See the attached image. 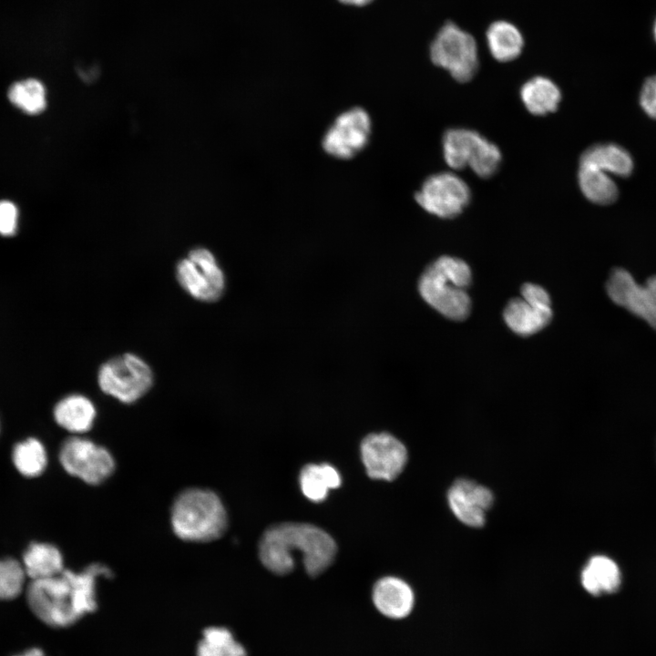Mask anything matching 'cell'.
<instances>
[{
    "mask_svg": "<svg viewBox=\"0 0 656 656\" xmlns=\"http://www.w3.org/2000/svg\"><path fill=\"white\" fill-rule=\"evenodd\" d=\"M486 39L491 56L501 63L518 58L525 45L520 30L506 20L491 23L487 29Z\"/></svg>",
    "mask_w": 656,
    "mask_h": 656,
    "instance_id": "cell-20",
    "label": "cell"
},
{
    "mask_svg": "<svg viewBox=\"0 0 656 656\" xmlns=\"http://www.w3.org/2000/svg\"><path fill=\"white\" fill-rule=\"evenodd\" d=\"M197 656H247V652L228 629L210 627L197 645Z\"/></svg>",
    "mask_w": 656,
    "mask_h": 656,
    "instance_id": "cell-27",
    "label": "cell"
},
{
    "mask_svg": "<svg viewBox=\"0 0 656 656\" xmlns=\"http://www.w3.org/2000/svg\"><path fill=\"white\" fill-rule=\"evenodd\" d=\"M12 461L22 476L31 478L44 473L48 457L43 443L37 438L28 437L14 446Z\"/></svg>",
    "mask_w": 656,
    "mask_h": 656,
    "instance_id": "cell-25",
    "label": "cell"
},
{
    "mask_svg": "<svg viewBox=\"0 0 656 656\" xmlns=\"http://www.w3.org/2000/svg\"><path fill=\"white\" fill-rule=\"evenodd\" d=\"M338 471L328 464L307 465L300 474V485L303 495L312 501L323 500L328 491L341 485Z\"/></svg>",
    "mask_w": 656,
    "mask_h": 656,
    "instance_id": "cell-23",
    "label": "cell"
},
{
    "mask_svg": "<svg viewBox=\"0 0 656 656\" xmlns=\"http://www.w3.org/2000/svg\"><path fill=\"white\" fill-rule=\"evenodd\" d=\"M418 205L442 219L459 215L468 205L471 191L466 182L452 172L429 176L415 193Z\"/></svg>",
    "mask_w": 656,
    "mask_h": 656,
    "instance_id": "cell-9",
    "label": "cell"
},
{
    "mask_svg": "<svg viewBox=\"0 0 656 656\" xmlns=\"http://www.w3.org/2000/svg\"><path fill=\"white\" fill-rule=\"evenodd\" d=\"M430 58L460 83L470 81L479 67L476 39L453 22H446L436 33L430 45Z\"/></svg>",
    "mask_w": 656,
    "mask_h": 656,
    "instance_id": "cell-5",
    "label": "cell"
},
{
    "mask_svg": "<svg viewBox=\"0 0 656 656\" xmlns=\"http://www.w3.org/2000/svg\"><path fill=\"white\" fill-rule=\"evenodd\" d=\"M176 278L185 292L201 302L217 301L225 290V275L206 248H195L180 260L176 266Z\"/></svg>",
    "mask_w": 656,
    "mask_h": 656,
    "instance_id": "cell-8",
    "label": "cell"
},
{
    "mask_svg": "<svg viewBox=\"0 0 656 656\" xmlns=\"http://www.w3.org/2000/svg\"><path fill=\"white\" fill-rule=\"evenodd\" d=\"M7 97L17 108L28 115H37L46 107V87L36 78H26L10 86Z\"/></svg>",
    "mask_w": 656,
    "mask_h": 656,
    "instance_id": "cell-26",
    "label": "cell"
},
{
    "mask_svg": "<svg viewBox=\"0 0 656 656\" xmlns=\"http://www.w3.org/2000/svg\"><path fill=\"white\" fill-rule=\"evenodd\" d=\"M579 165L593 167L620 177H628L633 169V161L630 153L622 147L612 143L590 146L581 154Z\"/></svg>",
    "mask_w": 656,
    "mask_h": 656,
    "instance_id": "cell-19",
    "label": "cell"
},
{
    "mask_svg": "<svg viewBox=\"0 0 656 656\" xmlns=\"http://www.w3.org/2000/svg\"><path fill=\"white\" fill-rule=\"evenodd\" d=\"M654 36H655V40H656V21H655V24H654Z\"/></svg>",
    "mask_w": 656,
    "mask_h": 656,
    "instance_id": "cell-34",
    "label": "cell"
},
{
    "mask_svg": "<svg viewBox=\"0 0 656 656\" xmlns=\"http://www.w3.org/2000/svg\"><path fill=\"white\" fill-rule=\"evenodd\" d=\"M18 210L9 200H0V234L12 236L16 232Z\"/></svg>",
    "mask_w": 656,
    "mask_h": 656,
    "instance_id": "cell-30",
    "label": "cell"
},
{
    "mask_svg": "<svg viewBox=\"0 0 656 656\" xmlns=\"http://www.w3.org/2000/svg\"><path fill=\"white\" fill-rule=\"evenodd\" d=\"M520 98L528 112L535 116H545L558 109L561 91L551 79L537 76L523 84Z\"/></svg>",
    "mask_w": 656,
    "mask_h": 656,
    "instance_id": "cell-21",
    "label": "cell"
},
{
    "mask_svg": "<svg viewBox=\"0 0 656 656\" xmlns=\"http://www.w3.org/2000/svg\"><path fill=\"white\" fill-rule=\"evenodd\" d=\"M340 3L353 6H364L374 0H338Z\"/></svg>",
    "mask_w": 656,
    "mask_h": 656,
    "instance_id": "cell-33",
    "label": "cell"
},
{
    "mask_svg": "<svg viewBox=\"0 0 656 656\" xmlns=\"http://www.w3.org/2000/svg\"><path fill=\"white\" fill-rule=\"evenodd\" d=\"M22 565L31 580L47 579L65 569L60 549L46 542H32L24 551Z\"/></svg>",
    "mask_w": 656,
    "mask_h": 656,
    "instance_id": "cell-18",
    "label": "cell"
},
{
    "mask_svg": "<svg viewBox=\"0 0 656 656\" xmlns=\"http://www.w3.org/2000/svg\"><path fill=\"white\" fill-rule=\"evenodd\" d=\"M169 523L172 532L180 540L208 543L225 533L228 514L216 492L203 487H188L175 497Z\"/></svg>",
    "mask_w": 656,
    "mask_h": 656,
    "instance_id": "cell-3",
    "label": "cell"
},
{
    "mask_svg": "<svg viewBox=\"0 0 656 656\" xmlns=\"http://www.w3.org/2000/svg\"><path fill=\"white\" fill-rule=\"evenodd\" d=\"M26 571L17 559L10 557L0 559V600L16 599L24 590Z\"/></svg>",
    "mask_w": 656,
    "mask_h": 656,
    "instance_id": "cell-28",
    "label": "cell"
},
{
    "mask_svg": "<svg viewBox=\"0 0 656 656\" xmlns=\"http://www.w3.org/2000/svg\"><path fill=\"white\" fill-rule=\"evenodd\" d=\"M111 576V569L99 562L80 571L65 569L56 576L31 580L26 591V602L45 624L69 627L97 609V580Z\"/></svg>",
    "mask_w": 656,
    "mask_h": 656,
    "instance_id": "cell-1",
    "label": "cell"
},
{
    "mask_svg": "<svg viewBox=\"0 0 656 656\" xmlns=\"http://www.w3.org/2000/svg\"><path fill=\"white\" fill-rule=\"evenodd\" d=\"M471 270L463 260L444 255L430 263L418 281L424 301L444 316L461 321L467 317L471 301L466 288Z\"/></svg>",
    "mask_w": 656,
    "mask_h": 656,
    "instance_id": "cell-4",
    "label": "cell"
},
{
    "mask_svg": "<svg viewBox=\"0 0 656 656\" xmlns=\"http://www.w3.org/2000/svg\"><path fill=\"white\" fill-rule=\"evenodd\" d=\"M373 601L380 613L390 619L400 620L412 611L415 595L411 587L403 579L384 577L374 586Z\"/></svg>",
    "mask_w": 656,
    "mask_h": 656,
    "instance_id": "cell-15",
    "label": "cell"
},
{
    "mask_svg": "<svg viewBox=\"0 0 656 656\" xmlns=\"http://www.w3.org/2000/svg\"><path fill=\"white\" fill-rule=\"evenodd\" d=\"M610 299L656 330V275L638 283L626 269L614 268L607 280Z\"/></svg>",
    "mask_w": 656,
    "mask_h": 656,
    "instance_id": "cell-10",
    "label": "cell"
},
{
    "mask_svg": "<svg viewBox=\"0 0 656 656\" xmlns=\"http://www.w3.org/2000/svg\"><path fill=\"white\" fill-rule=\"evenodd\" d=\"M502 160L498 147L482 136L468 167L480 178L487 179L498 169Z\"/></svg>",
    "mask_w": 656,
    "mask_h": 656,
    "instance_id": "cell-29",
    "label": "cell"
},
{
    "mask_svg": "<svg viewBox=\"0 0 656 656\" xmlns=\"http://www.w3.org/2000/svg\"><path fill=\"white\" fill-rule=\"evenodd\" d=\"M447 501L458 520L466 526L479 528L485 524L486 512L493 505L494 497L487 487L459 478L449 488Z\"/></svg>",
    "mask_w": 656,
    "mask_h": 656,
    "instance_id": "cell-14",
    "label": "cell"
},
{
    "mask_svg": "<svg viewBox=\"0 0 656 656\" xmlns=\"http://www.w3.org/2000/svg\"><path fill=\"white\" fill-rule=\"evenodd\" d=\"M482 138L478 132L467 128H450L443 136V154L446 163L454 169L469 165Z\"/></svg>",
    "mask_w": 656,
    "mask_h": 656,
    "instance_id": "cell-22",
    "label": "cell"
},
{
    "mask_svg": "<svg viewBox=\"0 0 656 656\" xmlns=\"http://www.w3.org/2000/svg\"><path fill=\"white\" fill-rule=\"evenodd\" d=\"M56 423L71 433L81 436L94 425L97 409L93 402L83 395L73 394L59 400L54 407Z\"/></svg>",
    "mask_w": 656,
    "mask_h": 656,
    "instance_id": "cell-16",
    "label": "cell"
},
{
    "mask_svg": "<svg viewBox=\"0 0 656 656\" xmlns=\"http://www.w3.org/2000/svg\"><path fill=\"white\" fill-rule=\"evenodd\" d=\"M301 555L307 573L315 577L333 561L336 544L323 529L305 523H282L269 528L259 544V557L270 571L285 575L294 568L293 553Z\"/></svg>",
    "mask_w": 656,
    "mask_h": 656,
    "instance_id": "cell-2",
    "label": "cell"
},
{
    "mask_svg": "<svg viewBox=\"0 0 656 656\" xmlns=\"http://www.w3.org/2000/svg\"><path fill=\"white\" fill-rule=\"evenodd\" d=\"M58 458L70 476L90 486L106 482L116 470V460L104 446L82 436H71L60 446Z\"/></svg>",
    "mask_w": 656,
    "mask_h": 656,
    "instance_id": "cell-7",
    "label": "cell"
},
{
    "mask_svg": "<svg viewBox=\"0 0 656 656\" xmlns=\"http://www.w3.org/2000/svg\"><path fill=\"white\" fill-rule=\"evenodd\" d=\"M362 460L367 475L374 479L393 480L407 461L405 446L387 433L371 434L361 444Z\"/></svg>",
    "mask_w": 656,
    "mask_h": 656,
    "instance_id": "cell-13",
    "label": "cell"
},
{
    "mask_svg": "<svg viewBox=\"0 0 656 656\" xmlns=\"http://www.w3.org/2000/svg\"><path fill=\"white\" fill-rule=\"evenodd\" d=\"M583 589L594 597L614 594L621 586V573L618 565L608 557L593 556L580 574Z\"/></svg>",
    "mask_w": 656,
    "mask_h": 656,
    "instance_id": "cell-17",
    "label": "cell"
},
{
    "mask_svg": "<svg viewBox=\"0 0 656 656\" xmlns=\"http://www.w3.org/2000/svg\"><path fill=\"white\" fill-rule=\"evenodd\" d=\"M97 383L106 395L123 404H132L151 388L153 373L143 359L128 353L102 364L97 373Z\"/></svg>",
    "mask_w": 656,
    "mask_h": 656,
    "instance_id": "cell-6",
    "label": "cell"
},
{
    "mask_svg": "<svg viewBox=\"0 0 656 656\" xmlns=\"http://www.w3.org/2000/svg\"><path fill=\"white\" fill-rule=\"evenodd\" d=\"M521 297L513 298L505 307L503 316L515 333L532 335L546 327L552 319L548 292L540 285L524 283Z\"/></svg>",
    "mask_w": 656,
    "mask_h": 656,
    "instance_id": "cell-12",
    "label": "cell"
},
{
    "mask_svg": "<svg viewBox=\"0 0 656 656\" xmlns=\"http://www.w3.org/2000/svg\"><path fill=\"white\" fill-rule=\"evenodd\" d=\"M13 656H46L44 651L39 648H31L21 653Z\"/></svg>",
    "mask_w": 656,
    "mask_h": 656,
    "instance_id": "cell-32",
    "label": "cell"
},
{
    "mask_svg": "<svg viewBox=\"0 0 656 656\" xmlns=\"http://www.w3.org/2000/svg\"><path fill=\"white\" fill-rule=\"evenodd\" d=\"M578 181L583 195L595 204L608 205L618 198L619 191L616 184L606 172L600 169L579 165Z\"/></svg>",
    "mask_w": 656,
    "mask_h": 656,
    "instance_id": "cell-24",
    "label": "cell"
},
{
    "mask_svg": "<svg viewBox=\"0 0 656 656\" xmlns=\"http://www.w3.org/2000/svg\"><path fill=\"white\" fill-rule=\"evenodd\" d=\"M372 121L368 112L359 107L341 113L323 135L324 151L340 159H351L368 143Z\"/></svg>",
    "mask_w": 656,
    "mask_h": 656,
    "instance_id": "cell-11",
    "label": "cell"
},
{
    "mask_svg": "<svg viewBox=\"0 0 656 656\" xmlns=\"http://www.w3.org/2000/svg\"><path fill=\"white\" fill-rule=\"evenodd\" d=\"M640 104L649 117L656 119V75L650 77L643 83Z\"/></svg>",
    "mask_w": 656,
    "mask_h": 656,
    "instance_id": "cell-31",
    "label": "cell"
}]
</instances>
